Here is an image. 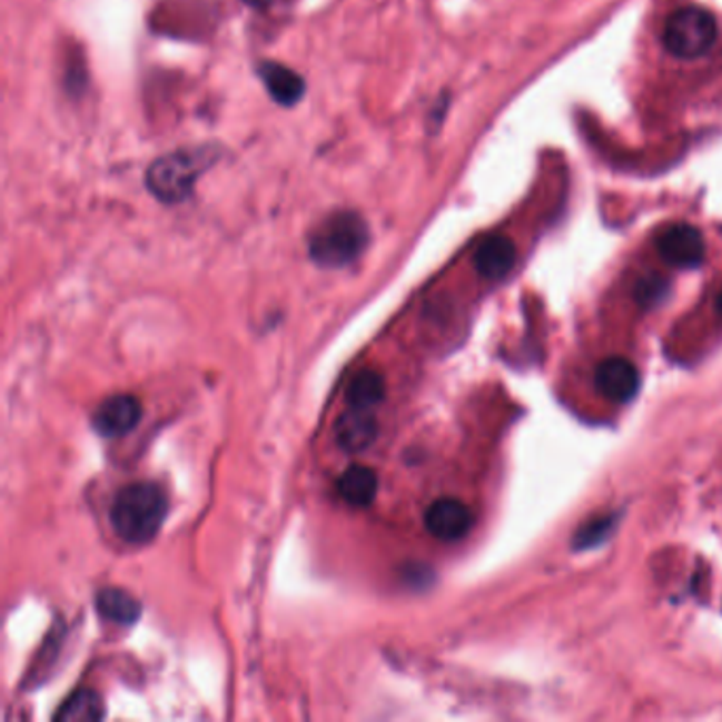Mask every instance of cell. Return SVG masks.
<instances>
[{
  "label": "cell",
  "mask_w": 722,
  "mask_h": 722,
  "mask_svg": "<svg viewBox=\"0 0 722 722\" xmlns=\"http://www.w3.org/2000/svg\"><path fill=\"white\" fill-rule=\"evenodd\" d=\"M166 515L168 498L157 483H130L115 496L110 506V525L121 541L145 545L157 536Z\"/></svg>",
  "instance_id": "1"
},
{
  "label": "cell",
  "mask_w": 722,
  "mask_h": 722,
  "mask_svg": "<svg viewBox=\"0 0 722 722\" xmlns=\"http://www.w3.org/2000/svg\"><path fill=\"white\" fill-rule=\"evenodd\" d=\"M369 244L367 222L356 212H337L309 236V257L320 267H346Z\"/></svg>",
  "instance_id": "2"
},
{
  "label": "cell",
  "mask_w": 722,
  "mask_h": 722,
  "mask_svg": "<svg viewBox=\"0 0 722 722\" xmlns=\"http://www.w3.org/2000/svg\"><path fill=\"white\" fill-rule=\"evenodd\" d=\"M217 155L206 149L164 155L147 172V185L159 201L178 204L191 196L197 178L215 161Z\"/></svg>",
  "instance_id": "3"
},
{
  "label": "cell",
  "mask_w": 722,
  "mask_h": 722,
  "mask_svg": "<svg viewBox=\"0 0 722 722\" xmlns=\"http://www.w3.org/2000/svg\"><path fill=\"white\" fill-rule=\"evenodd\" d=\"M716 34L719 28L708 11L684 7L670 16L663 30V43L676 58L695 60L714 47Z\"/></svg>",
  "instance_id": "4"
},
{
  "label": "cell",
  "mask_w": 722,
  "mask_h": 722,
  "mask_svg": "<svg viewBox=\"0 0 722 722\" xmlns=\"http://www.w3.org/2000/svg\"><path fill=\"white\" fill-rule=\"evenodd\" d=\"M656 250L674 267H698L705 257V241L698 227L679 222L656 238Z\"/></svg>",
  "instance_id": "5"
},
{
  "label": "cell",
  "mask_w": 722,
  "mask_h": 722,
  "mask_svg": "<svg viewBox=\"0 0 722 722\" xmlns=\"http://www.w3.org/2000/svg\"><path fill=\"white\" fill-rule=\"evenodd\" d=\"M142 403L131 394H115L98 405L91 424L102 437H121L138 426Z\"/></svg>",
  "instance_id": "6"
},
{
  "label": "cell",
  "mask_w": 722,
  "mask_h": 722,
  "mask_svg": "<svg viewBox=\"0 0 722 722\" xmlns=\"http://www.w3.org/2000/svg\"><path fill=\"white\" fill-rule=\"evenodd\" d=\"M473 511L458 498H438L426 508V530L443 543L464 538L473 527Z\"/></svg>",
  "instance_id": "7"
},
{
  "label": "cell",
  "mask_w": 722,
  "mask_h": 722,
  "mask_svg": "<svg viewBox=\"0 0 722 722\" xmlns=\"http://www.w3.org/2000/svg\"><path fill=\"white\" fill-rule=\"evenodd\" d=\"M597 390L614 403H627L640 390V373L632 360L623 356H611L595 369Z\"/></svg>",
  "instance_id": "8"
},
{
  "label": "cell",
  "mask_w": 722,
  "mask_h": 722,
  "mask_svg": "<svg viewBox=\"0 0 722 722\" xmlns=\"http://www.w3.org/2000/svg\"><path fill=\"white\" fill-rule=\"evenodd\" d=\"M377 433H379L377 417L373 416V409H363V407L348 405V409L335 424V438L339 447L348 454H358L372 447Z\"/></svg>",
  "instance_id": "9"
},
{
  "label": "cell",
  "mask_w": 722,
  "mask_h": 722,
  "mask_svg": "<svg viewBox=\"0 0 722 722\" xmlns=\"http://www.w3.org/2000/svg\"><path fill=\"white\" fill-rule=\"evenodd\" d=\"M515 244L506 236H492L475 253V267L487 280H501L515 265Z\"/></svg>",
  "instance_id": "10"
},
{
  "label": "cell",
  "mask_w": 722,
  "mask_h": 722,
  "mask_svg": "<svg viewBox=\"0 0 722 722\" xmlns=\"http://www.w3.org/2000/svg\"><path fill=\"white\" fill-rule=\"evenodd\" d=\"M259 77L269 91V96L278 105H285V107H293L297 100H301V96L306 91L304 79L293 68H286L278 62L259 65Z\"/></svg>",
  "instance_id": "11"
},
{
  "label": "cell",
  "mask_w": 722,
  "mask_h": 722,
  "mask_svg": "<svg viewBox=\"0 0 722 722\" xmlns=\"http://www.w3.org/2000/svg\"><path fill=\"white\" fill-rule=\"evenodd\" d=\"M337 489L346 503L365 508L377 496V475L369 466L354 464L339 477Z\"/></svg>",
  "instance_id": "12"
},
{
  "label": "cell",
  "mask_w": 722,
  "mask_h": 722,
  "mask_svg": "<svg viewBox=\"0 0 722 722\" xmlns=\"http://www.w3.org/2000/svg\"><path fill=\"white\" fill-rule=\"evenodd\" d=\"M105 714L102 698L91 689H79L60 705L53 719L58 722H96L102 721Z\"/></svg>",
  "instance_id": "13"
},
{
  "label": "cell",
  "mask_w": 722,
  "mask_h": 722,
  "mask_svg": "<svg viewBox=\"0 0 722 722\" xmlns=\"http://www.w3.org/2000/svg\"><path fill=\"white\" fill-rule=\"evenodd\" d=\"M98 613L119 625H133L140 619V602L133 600L128 591L102 590L96 595Z\"/></svg>",
  "instance_id": "14"
},
{
  "label": "cell",
  "mask_w": 722,
  "mask_h": 722,
  "mask_svg": "<svg viewBox=\"0 0 722 722\" xmlns=\"http://www.w3.org/2000/svg\"><path fill=\"white\" fill-rule=\"evenodd\" d=\"M386 394V384L384 377L373 369H365L358 373L346 390V400L350 407H363V409H373L375 405L382 403Z\"/></svg>",
  "instance_id": "15"
},
{
  "label": "cell",
  "mask_w": 722,
  "mask_h": 722,
  "mask_svg": "<svg viewBox=\"0 0 722 722\" xmlns=\"http://www.w3.org/2000/svg\"><path fill=\"white\" fill-rule=\"evenodd\" d=\"M614 517H597L595 522L583 525L574 536V548H590L600 545L613 530Z\"/></svg>",
  "instance_id": "16"
},
{
  "label": "cell",
  "mask_w": 722,
  "mask_h": 722,
  "mask_svg": "<svg viewBox=\"0 0 722 722\" xmlns=\"http://www.w3.org/2000/svg\"><path fill=\"white\" fill-rule=\"evenodd\" d=\"M248 4H255V7H265V4H269L271 0H246Z\"/></svg>",
  "instance_id": "17"
},
{
  "label": "cell",
  "mask_w": 722,
  "mask_h": 722,
  "mask_svg": "<svg viewBox=\"0 0 722 722\" xmlns=\"http://www.w3.org/2000/svg\"><path fill=\"white\" fill-rule=\"evenodd\" d=\"M716 307H719V311L722 314V290L721 295H719V299H716Z\"/></svg>",
  "instance_id": "18"
}]
</instances>
